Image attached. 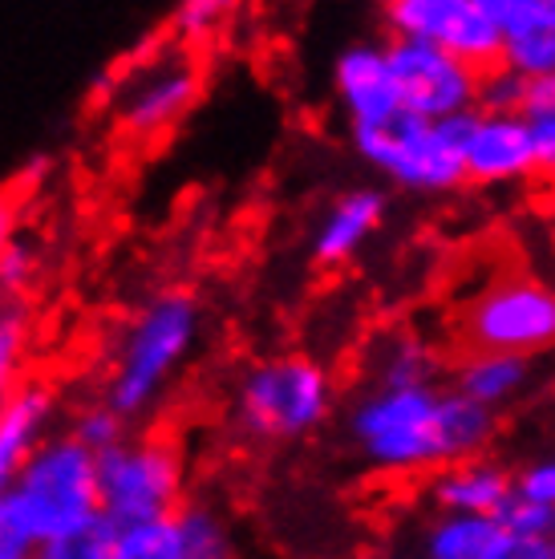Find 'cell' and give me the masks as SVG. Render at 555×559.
I'll return each mask as SVG.
<instances>
[{
    "instance_id": "cell-10",
    "label": "cell",
    "mask_w": 555,
    "mask_h": 559,
    "mask_svg": "<svg viewBox=\"0 0 555 559\" xmlns=\"http://www.w3.org/2000/svg\"><path fill=\"white\" fill-rule=\"evenodd\" d=\"M389 78L398 94V110L422 122H442L454 114H471L479 98V73L426 41H386Z\"/></svg>"
},
{
    "instance_id": "cell-18",
    "label": "cell",
    "mask_w": 555,
    "mask_h": 559,
    "mask_svg": "<svg viewBox=\"0 0 555 559\" xmlns=\"http://www.w3.org/2000/svg\"><path fill=\"white\" fill-rule=\"evenodd\" d=\"M503 539L495 515H430L417 547L422 559H495Z\"/></svg>"
},
{
    "instance_id": "cell-13",
    "label": "cell",
    "mask_w": 555,
    "mask_h": 559,
    "mask_svg": "<svg viewBox=\"0 0 555 559\" xmlns=\"http://www.w3.org/2000/svg\"><path fill=\"white\" fill-rule=\"evenodd\" d=\"M57 418V385L45 378H21L0 406V499L13 487L28 454L49 438Z\"/></svg>"
},
{
    "instance_id": "cell-27",
    "label": "cell",
    "mask_w": 555,
    "mask_h": 559,
    "mask_svg": "<svg viewBox=\"0 0 555 559\" xmlns=\"http://www.w3.org/2000/svg\"><path fill=\"white\" fill-rule=\"evenodd\" d=\"M491 25L499 28V37H515L528 28H555V4L552 0H483Z\"/></svg>"
},
{
    "instance_id": "cell-11",
    "label": "cell",
    "mask_w": 555,
    "mask_h": 559,
    "mask_svg": "<svg viewBox=\"0 0 555 559\" xmlns=\"http://www.w3.org/2000/svg\"><path fill=\"white\" fill-rule=\"evenodd\" d=\"M528 127L519 114H479L462 139V187H511L535 179Z\"/></svg>"
},
{
    "instance_id": "cell-17",
    "label": "cell",
    "mask_w": 555,
    "mask_h": 559,
    "mask_svg": "<svg viewBox=\"0 0 555 559\" xmlns=\"http://www.w3.org/2000/svg\"><path fill=\"white\" fill-rule=\"evenodd\" d=\"M450 390L503 418V409L515 406L531 390V361L507 357V353H467L454 365V385Z\"/></svg>"
},
{
    "instance_id": "cell-32",
    "label": "cell",
    "mask_w": 555,
    "mask_h": 559,
    "mask_svg": "<svg viewBox=\"0 0 555 559\" xmlns=\"http://www.w3.org/2000/svg\"><path fill=\"white\" fill-rule=\"evenodd\" d=\"M0 559H37V544L13 519V511L0 499Z\"/></svg>"
},
{
    "instance_id": "cell-7",
    "label": "cell",
    "mask_w": 555,
    "mask_h": 559,
    "mask_svg": "<svg viewBox=\"0 0 555 559\" xmlns=\"http://www.w3.org/2000/svg\"><path fill=\"white\" fill-rule=\"evenodd\" d=\"M199 98H203V66L194 49L163 41L151 53L134 57L126 70H114L106 106L126 139L154 142L179 127Z\"/></svg>"
},
{
    "instance_id": "cell-26",
    "label": "cell",
    "mask_w": 555,
    "mask_h": 559,
    "mask_svg": "<svg viewBox=\"0 0 555 559\" xmlns=\"http://www.w3.org/2000/svg\"><path fill=\"white\" fill-rule=\"evenodd\" d=\"M114 547V527L97 515L73 532L57 535V539H45L37 544V559H110Z\"/></svg>"
},
{
    "instance_id": "cell-2",
    "label": "cell",
    "mask_w": 555,
    "mask_h": 559,
    "mask_svg": "<svg viewBox=\"0 0 555 559\" xmlns=\"http://www.w3.org/2000/svg\"><path fill=\"white\" fill-rule=\"evenodd\" d=\"M336 381L308 353H276L251 361L232 385V421L251 442H300L333 418Z\"/></svg>"
},
{
    "instance_id": "cell-6",
    "label": "cell",
    "mask_w": 555,
    "mask_h": 559,
    "mask_svg": "<svg viewBox=\"0 0 555 559\" xmlns=\"http://www.w3.org/2000/svg\"><path fill=\"white\" fill-rule=\"evenodd\" d=\"M187 499V454L170 433H139L97 454V515L110 527L170 519Z\"/></svg>"
},
{
    "instance_id": "cell-31",
    "label": "cell",
    "mask_w": 555,
    "mask_h": 559,
    "mask_svg": "<svg viewBox=\"0 0 555 559\" xmlns=\"http://www.w3.org/2000/svg\"><path fill=\"white\" fill-rule=\"evenodd\" d=\"M519 118H523V127H528L535 170H540V175H552V167H555V106H531V110H523Z\"/></svg>"
},
{
    "instance_id": "cell-34",
    "label": "cell",
    "mask_w": 555,
    "mask_h": 559,
    "mask_svg": "<svg viewBox=\"0 0 555 559\" xmlns=\"http://www.w3.org/2000/svg\"><path fill=\"white\" fill-rule=\"evenodd\" d=\"M16 239V203L9 195H0V252Z\"/></svg>"
},
{
    "instance_id": "cell-29",
    "label": "cell",
    "mask_w": 555,
    "mask_h": 559,
    "mask_svg": "<svg viewBox=\"0 0 555 559\" xmlns=\"http://www.w3.org/2000/svg\"><path fill=\"white\" fill-rule=\"evenodd\" d=\"M511 499H523L531 507L555 511V462L547 454L528 459L519 471H511Z\"/></svg>"
},
{
    "instance_id": "cell-3",
    "label": "cell",
    "mask_w": 555,
    "mask_h": 559,
    "mask_svg": "<svg viewBox=\"0 0 555 559\" xmlns=\"http://www.w3.org/2000/svg\"><path fill=\"white\" fill-rule=\"evenodd\" d=\"M349 438L377 475L414 478L446 466L442 385L362 390L349 402Z\"/></svg>"
},
{
    "instance_id": "cell-12",
    "label": "cell",
    "mask_w": 555,
    "mask_h": 559,
    "mask_svg": "<svg viewBox=\"0 0 555 559\" xmlns=\"http://www.w3.org/2000/svg\"><path fill=\"white\" fill-rule=\"evenodd\" d=\"M336 102L349 114V127H381L398 114V94L389 78L386 41H353L333 61Z\"/></svg>"
},
{
    "instance_id": "cell-8",
    "label": "cell",
    "mask_w": 555,
    "mask_h": 559,
    "mask_svg": "<svg viewBox=\"0 0 555 559\" xmlns=\"http://www.w3.org/2000/svg\"><path fill=\"white\" fill-rule=\"evenodd\" d=\"M459 341L467 353L540 357L555 341V293L540 276H503L459 312Z\"/></svg>"
},
{
    "instance_id": "cell-19",
    "label": "cell",
    "mask_w": 555,
    "mask_h": 559,
    "mask_svg": "<svg viewBox=\"0 0 555 559\" xmlns=\"http://www.w3.org/2000/svg\"><path fill=\"white\" fill-rule=\"evenodd\" d=\"M170 519L179 535V559H239L236 532L215 503L182 499V507Z\"/></svg>"
},
{
    "instance_id": "cell-15",
    "label": "cell",
    "mask_w": 555,
    "mask_h": 559,
    "mask_svg": "<svg viewBox=\"0 0 555 559\" xmlns=\"http://www.w3.org/2000/svg\"><path fill=\"white\" fill-rule=\"evenodd\" d=\"M442 353L414 324H389L365 345V390H422L438 385Z\"/></svg>"
},
{
    "instance_id": "cell-14",
    "label": "cell",
    "mask_w": 555,
    "mask_h": 559,
    "mask_svg": "<svg viewBox=\"0 0 555 559\" xmlns=\"http://www.w3.org/2000/svg\"><path fill=\"white\" fill-rule=\"evenodd\" d=\"M386 207L389 199L381 187H353L345 195H336L312 236V264L324 272L345 267L377 236V227L386 224Z\"/></svg>"
},
{
    "instance_id": "cell-28",
    "label": "cell",
    "mask_w": 555,
    "mask_h": 559,
    "mask_svg": "<svg viewBox=\"0 0 555 559\" xmlns=\"http://www.w3.org/2000/svg\"><path fill=\"white\" fill-rule=\"evenodd\" d=\"M523 94H528V82L507 73L503 66L479 73V98H474V110L479 114H519L523 110Z\"/></svg>"
},
{
    "instance_id": "cell-21",
    "label": "cell",
    "mask_w": 555,
    "mask_h": 559,
    "mask_svg": "<svg viewBox=\"0 0 555 559\" xmlns=\"http://www.w3.org/2000/svg\"><path fill=\"white\" fill-rule=\"evenodd\" d=\"M110 559H179L175 519H151V523H122V527H114Z\"/></svg>"
},
{
    "instance_id": "cell-22",
    "label": "cell",
    "mask_w": 555,
    "mask_h": 559,
    "mask_svg": "<svg viewBox=\"0 0 555 559\" xmlns=\"http://www.w3.org/2000/svg\"><path fill=\"white\" fill-rule=\"evenodd\" d=\"M42 280V243L21 236L0 252V305H21V296Z\"/></svg>"
},
{
    "instance_id": "cell-23",
    "label": "cell",
    "mask_w": 555,
    "mask_h": 559,
    "mask_svg": "<svg viewBox=\"0 0 555 559\" xmlns=\"http://www.w3.org/2000/svg\"><path fill=\"white\" fill-rule=\"evenodd\" d=\"M28 353V308L0 305V406L16 390Z\"/></svg>"
},
{
    "instance_id": "cell-1",
    "label": "cell",
    "mask_w": 555,
    "mask_h": 559,
    "mask_svg": "<svg viewBox=\"0 0 555 559\" xmlns=\"http://www.w3.org/2000/svg\"><path fill=\"white\" fill-rule=\"evenodd\" d=\"M203 329V305L191 288H163L126 324L114 373L106 381V406L122 421L146 418L167 390L179 365H187Z\"/></svg>"
},
{
    "instance_id": "cell-5",
    "label": "cell",
    "mask_w": 555,
    "mask_h": 559,
    "mask_svg": "<svg viewBox=\"0 0 555 559\" xmlns=\"http://www.w3.org/2000/svg\"><path fill=\"white\" fill-rule=\"evenodd\" d=\"M471 114L442 122H422L414 114H393L381 127L353 130V146L374 170H381L398 191L410 195H450L462 187V139Z\"/></svg>"
},
{
    "instance_id": "cell-24",
    "label": "cell",
    "mask_w": 555,
    "mask_h": 559,
    "mask_svg": "<svg viewBox=\"0 0 555 559\" xmlns=\"http://www.w3.org/2000/svg\"><path fill=\"white\" fill-rule=\"evenodd\" d=\"M236 13L227 0H182L175 4V13H170V33H175V41L194 49V45L211 41L223 25H227V16Z\"/></svg>"
},
{
    "instance_id": "cell-33",
    "label": "cell",
    "mask_w": 555,
    "mask_h": 559,
    "mask_svg": "<svg viewBox=\"0 0 555 559\" xmlns=\"http://www.w3.org/2000/svg\"><path fill=\"white\" fill-rule=\"evenodd\" d=\"M495 559H555V539H523V535H507Z\"/></svg>"
},
{
    "instance_id": "cell-30",
    "label": "cell",
    "mask_w": 555,
    "mask_h": 559,
    "mask_svg": "<svg viewBox=\"0 0 555 559\" xmlns=\"http://www.w3.org/2000/svg\"><path fill=\"white\" fill-rule=\"evenodd\" d=\"M495 523H499L507 535H523V539H552L555 511H547V507H531V503H523V499H511V495H507V503L495 511Z\"/></svg>"
},
{
    "instance_id": "cell-4",
    "label": "cell",
    "mask_w": 555,
    "mask_h": 559,
    "mask_svg": "<svg viewBox=\"0 0 555 559\" xmlns=\"http://www.w3.org/2000/svg\"><path fill=\"white\" fill-rule=\"evenodd\" d=\"M4 507L33 544L82 527L97 519V459L70 433H49L16 471L13 487L4 490Z\"/></svg>"
},
{
    "instance_id": "cell-9",
    "label": "cell",
    "mask_w": 555,
    "mask_h": 559,
    "mask_svg": "<svg viewBox=\"0 0 555 559\" xmlns=\"http://www.w3.org/2000/svg\"><path fill=\"white\" fill-rule=\"evenodd\" d=\"M381 16L389 37L398 41H426L474 73L499 66L503 37L491 25L483 0H389Z\"/></svg>"
},
{
    "instance_id": "cell-16",
    "label": "cell",
    "mask_w": 555,
    "mask_h": 559,
    "mask_svg": "<svg viewBox=\"0 0 555 559\" xmlns=\"http://www.w3.org/2000/svg\"><path fill=\"white\" fill-rule=\"evenodd\" d=\"M511 495V466L495 454L450 462L426 475V499L434 515H495Z\"/></svg>"
},
{
    "instance_id": "cell-25",
    "label": "cell",
    "mask_w": 555,
    "mask_h": 559,
    "mask_svg": "<svg viewBox=\"0 0 555 559\" xmlns=\"http://www.w3.org/2000/svg\"><path fill=\"white\" fill-rule=\"evenodd\" d=\"M70 438L97 459V454H106V450H114L118 442L130 438V421L118 418L106 402H94V406H82L78 414H73Z\"/></svg>"
},
{
    "instance_id": "cell-20",
    "label": "cell",
    "mask_w": 555,
    "mask_h": 559,
    "mask_svg": "<svg viewBox=\"0 0 555 559\" xmlns=\"http://www.w3.org/2000/svg\"><path fill=\"white\" fill-rule=\"evenodd\" d=\"M499 66L523 82L555 78V28H528V33L503 37Z\"/></svg>"
}]
</instances>
